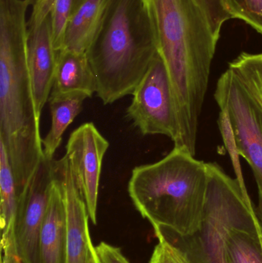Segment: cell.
<instances>
[{
	"label": "cell",
	"mask_w": 262,
	"mask_h": 263,
	"mask_svg": "<svg viewBox=\"0 0 262 263\" xmlns=\"http://www.w3.org/2000/svg\"><path fill=\"white\" fill-rule=\"evenodd\" d=\"M55 180V160L43 158L19 196L15 240L21 263L39 262L40 230Z\"/></svg>",
	"instance_id": "ba28073f"
},
{
	"label": "cell",
	"mask_w": 262,
	"mask_h": 263,
	"mask_svg": "<svg viewBox=\"0 0 262 263\" xmlns=\"http://www.w3.org/2000/svg\"><path fill=\"white\" fill-rule=\"evenodd\" d=\"M56 61L49 15L40 26L28 32V69L39 117L52 92Z\"/></svg>",
	"instance_id": "8fae6325"
},
{
	"label": "cell",
	"mask_w": 262,
	"mask_h": 263,
	"mask_svg": "<svg viewBox=\"0 0 262 263\" xmlns=\"http://www.w3.org/2000/svg\"><path fill=\"white\" fill-rule=\"evenodd\" d=\"M157 53L149 0H107L99 29L86 53L103 104L132 95Z\"/></svg>",
	"instance_id": "277c9868"
},
{
	"label": "cell",
	"mask_w": 262,
	"mask_h": 263,
	"mask_svg": "<svg viewBox=\"0 0 262 263\" xmlns=\"http://www.w3.org/2000/svg\"><path fill=\"white\" fill-rule=\"evenodd\" d=\"M33 0H0V142L18 196L43 160L40 117L27 65V9Z\"/></svg>",
	"instance_id": "7a4b0ae2"
},
{
	"label": "cell",
	"mask_w": 262,
	"mask_h": 263,
	"mask_svg": "<svg viewBox=\"0 0 262 263\" xmlns=\"http://www.w3.org/2000/svg\"><path fill=\"white\" fill-rule=\"evenodd\" d=\"M203 10L206 20L217 40H219L223 24L231 16L226 12L223 0H195Z\"/></svg>",
	"instance_id": "7402d4cb"
},
{
	"label": "cell",
	"mask_w": 262,
	"mask_h": 263,
	"mask_svg": "<svg viewBox=\"0 0 262 263\" xmlns=\"http://www.w3.org/2000/svg\"><path fill=\"white\" fill-rule=\"evenodd\" d=\"M220 110L227 112L238 153L252 168L262 193V112L231 69L218 79L214 94Z\"/></svg>",
	"instance_id": "52a82bcc"
},
{
	"label": "cell",
	"mask_w": 262,
	"mask_h": 263,
	"mask_svg": "<svg viewBox=\"0 0 262 263\" xmlns=\"http://www.w3.org/2000/svg\"><path fill=\"white\" fill-rule=\"evenodd\" d=\"M84 1L85 0H74L73 11L75 10L76 8H78ZM73 11H72V12H73Z\"/></svg>",
	"instance_id": "484cf974"
},
{
	"label": "cell",
	"mask_w": 262,
	"mask_h": 263,
	"mask_svg": "<svg viewBox=\"0 0 262 263\" xmlns=\"http://www.w3.org/2000/svg\"><path fill=\"white\" fill-rule=\"evenodd\" d=\"M74 0H55L49 18L52 44L57 52L63 49L68 23L73 11Z\"/></svg>",
	"instance_id": "d6986e66"
},
{
	"label": "cell",
	"mask_w": 262,
	"mask_h": 263,
	"mask_svg": "<svg viewBox=\"0 0 262 263\" xmlns=\"http://www.w3.org/2000/svg\"><path fill=\"white\" fill-rule=\"evenodd\" d=\"M229 69L262 112V53L243 52L229 63Z\"/></svg>",
	"instance_id": "e0dca14e"
},
{
	"label": "cell",
	"mask_w": 262,
	"mask_h": 263,
	"mask_svg": "<svg viewBox=\"0 0 262 263\" xmlns=\"http://www.w3.org/2000/svg\"><path fill=\"white\" fill-rule=\"evenodd\" d=\"M132 95L127 116L140 133L163 135L175 142L178 132L175 101L167 69L158 52Z\"/></svg>",
	"instance_id": "8992f818"
},
{
	"label": "cell",
	"mask_w": 262,
	"mask_h": 263,
	"mask_svg": "<svg viewBox=\"0 0 262 263\" xmlns=\"http://www.w3.org/2000/svg\"><path fill=\"white\" fill-rule=\"evenodd\" d=\"M218 127L221 132L223 141L226 149L232 159V165L234 167V171L236 174V179L239 183L240 186L243 189V191L248 193L246 190V184H245L244 177H243V172L240 166L239 153H238V147L235 141V135L232 129V124L229 120V115L226 110L221 109L220 110L219 117H218Z\"/></svg>",
	"instance_id": "ffe728a7"
},
{
	"label": "cell",
	"mask_w": 262,
	"mask_h": 263,
	"mask_svg": "<svg viewBox=\"0 0 262 263\" xmlns=\"http://www.w3.org/2000/svg\"><path fill=\"white\" fill-rule=\"evenodd\" d=\"M158 242L154 249L149 263H192L186 253L169 242L160 233H155Z\"/></svg>",
	"instance_id": "44dd1931"
},
{
	"label": "cell",
	"mask_w": 262,
	"mask_h": 263,
	"mask_svg": "<svg viewBox=\"0 0 262 263\" xmlns=\"http://www.w3.org/2000/svg\"><path fill=\"white\" fill-rule=\"evenodd\" d=\"M96 250L100 263H131L123 255L121 249L107 242H100Z\"/></svg>",
	"instance_id": "cb8c5ba5"
},
{
	"label": "cell",
	"mask_w": 262,
	"mask_h": 263,
	"mask_svg": "<svg viewBox=\"0 0 262 263\" xmlns=\"http://www.w3.org/2000/svg\"><path fill=\"white\" fill-rule=\"evenodd\" d=\"M158 52L167 69L175 101V147L195 156L199 117L209 86L215 38L195 0H149Z\"/></svg>",
	"instance_id": "6da1fadb"
},
{
	"label": "cell",
	"mask_w": 262,
	"mask_h": 263,
	"mask_svg": "<svg viewBox=\"0 0 262 263\" xmlns=\"http://www.w3.org/2000/svg\"><path fill=\"white\" fill-rule=\"evenodd\" d=\"M201 228L182 236L158 228L192 263H262V222L249 193L215 162H207Z\"/></svg>",
	"instance_id": "3957f363"
},
{
	"label": "cell",
	"mask_w": 262,
	"mask_h": 263,
	"mask_svg": "<svg viewBox=\"0 0 262 263\" xmlns=\"http://www.w3.org/2000/svg\"><path fill=\"white\" fill-rule=\"evenodd\" d=\"M257 213L262 222V193H258V205L257 209Z\"/></svg>",
	"instance_id": "d4e9b609"
},
{
	"label": "cell",
	"mask_w": 262,
	"mask_h": 263,
	"mask_svg": "<svg viewBox=\"0 0 262 263\" xmlns=\"http://www.w3.org/2000/svg\"><path fill=\"white\" fill-rule=\"evenodd\" d=\"M231 18L243 20L262 35V0H223Z\"/></svg>",
	"instance_id": "ac0fdd59"
},
{
	"label": "cell",
	"mask_w": 262,
	"mask_h": 263,
	"mask_svg": "<svg viewBox=\"0 0 262 263\" xmlns=\"http://www.w3.org/2000/svg\"><path fill=\"white\" fill-rule=\"evenodd\" d=\"M55 0H33L32 14L28 20V32L38 27L49 16Z\"/></svg>",
	"instance_id": "603a6c76"
},
{
	"label": "cell",
	"mask_w": 262,
	"mask_h": 263,
	"mask_svg": "<svg viewBox=\"0 0 262 263\" xmlns=\"http://www.w3.org/2000/svg\"><path fill=\"white\" fill-rule=\"evenodd\" d=\"M207 186L206 162L186 148L174 147L161 160L135 167L128 192L154 229L187 236L201 228Z\"/></svg>",
	"instance_id": "5b68a950"
},
{
	"label": "cell",
	"mask_w": 262,
	"mask_h": 263,
	"mask_svg": "<svg viewBox=\"0 0 262 263\" xmlns=\"http://www.w3.org/2000/svg\"><path fill=\"white\" fill-rule=\"evenodd\" d=\"M87 98L89 97L82 92L50 94L48 102L52 124L46 137L42 139L44 158L49 160L53 159L54 154L61 144L63 134L80 114L83 103Z\"/></svg>",
	"instance_id": "2e32d148"
},
{
	"label": "cell",
	"mask_w": 262,
	"mask_h": 263,
	"mask_svg": "<svg viewBox=\"0 0 262 263\" xmlns=\"http://www.w3.org/2000/svg\"><path fill=\"white\" fill-rule=\"evenodd\" d=\"M1 263H21L17 252L15 223L18 196L15 178L4 145L0 142Z\"/></svg>",
	"instance_id": "7c38bea8"
},
{
	"label": "cell",
	"mask_w": 262,
	"mask_h": 263,
	"mask_svg": "<svg viewBox=\"0 0 262 263\" xmlns=\"http://www.w3.org/2000/svg\"><path fill=\"white\" fill-rule=\"evenodd\" d=\"M67 217L64 197L55 176L39 235L38 263H66Z\"/></svg>",
	"instance_id": "4fadbf2b"
},
{
	"label": "cell",
	"mask_w": 262,
	"mask_h": 263,
	"mask_svg": "<svg viewBox=\"0 0 262 263\" xmlns=\"http://www.w3.org/2000/svg\"><path fill=\"white\" fill-rule=\"evenodd\" d=\"M96 90V78L86 54L67 50L57 52L51 94L82 92L90 98Z\"/></svg>",
	"instance_id": "5bb4252c"
},
{
	"label": "cell",
	"mask_w": 262,
	"mask_h": 263,
	"mask_svg": "<svg viewBox=\"0 0 262 263\" xmlns=\"http://www.w3.org/2000/svg\"><path fill=\"white\" fill-rule=\"evenodd\" d=\"M106 2L85 0L72 12L61 50L86 53L99 29Z\"/></svg>",
	"instance_id": "9a60e30c"
},
{
	"label": "cell",
	"mask_w": 262,
	"mask_h": 263,
	"mask_svg": "<svg viewBox=\"0 0 262 263\" xmlns=\"http://www.w3.org/2000/svg\"><path fill=\"white\" fill-rule=\"evenodd\" d=\"M109 142L92 123L81 125L71 133L66 145L74 182L86 202L89 218L97 223L98 190L103 158Z\"/></svg>",
	"instance_id": "9c48e42d"
},
{
	"label": "cell",
	"mask_w": 262,
	"mask_h": 263,
	"mask_svg": "<svg viewBox=\"0 0 262 263\" xmlns=\"http://www.w3.org/2000/svg\"><path fill=\"white\" fill-rule=\"evenodd\" d=\"M55 176L61 187L67 217L66 263H100L91 239L89 213L78 192L66 156L55 161Z\"/></svg>",
	"instance_id": "30bf717a"
}]
</instances>
